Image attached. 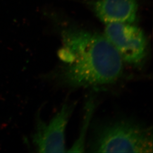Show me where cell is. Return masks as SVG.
Masks as SVG:
<instances>
[{
  "label": "cell",
  "mask_w": 153,
  "mask_h": 153,
  "mask_svg": "<svg viewBox=\"0 0 153 153\" xmlns=\"http://www.w3.org/2000/svg\"><path fill=\"white\" fill-rule=\"evenodd\" d=\"M58 51L61 78L71 87H92L116 82L123 73V60L109 41L97 33L69 29L62 33Z\"/></svg>",
  "instance_id": "cell-1"
},
{
  "label": "cell",
  "mask_w": 153,
  "mask_h": 153,
  "mask_svg": "<svg viewBox=\"0 0 153 153\" xmlns=\"http://www.w3.org/2000/svg\"><path fill=\"white\" fill-rule=\"evenodd\" d=\"M90 149L97 153H153L152 131L133 121H116L99 128Z\"/></svg>",
  "instance_id": "cell-2"
},
{
  "label": "cell",
  "mask_w": 153,
  "mask_h": 153,
  "mask_svg": "<svg viewBox=\"0 0 153 153\" xmlns=\"http://www.w3.org/2000/svg\"><path fill=\"white\" fill-rule=\"evenodd\" d=\"M104 36L113 45L123 60L140 64L146 55L147 41L140 28L129 23L106 24Z\"/></svg>",
  "instance_id": "cell-3"
},
{
  "label": "cell",
  "mask_w": 153,
  "mask_h": 153,
  "mask_svg": "<svg viewBox=\"0 0 153 153\" xmlns=\"http://www.w3.org/2000/svg\"><path fill=\"white\" fill-rule=\"evenodd\" d=\"M74 109L73 104L65 103L48 123L39 121L33 142L39 153H64L67 124Z\"/></svg>",
  "instance_id": "cell-4"
},
{
  "label": "cell",
  "mask_w": 153,
  "mask_h": 153,
  "mask_svg": "<svg viewBox=\"0 0 153 153\" xmlns=\"http://www.w3.org/2000/svg\"><path fill=\"white\" fill-rule=\"evenodd\" d=\"M91 5L95 16L105 24L132 23L137 18V0H95Z\"/></svg>",
  "instance_id": "cell-5"
},
{
  "label": "cell",
  "mask_w": 153,
  "mask_h": 153,
  "mask_svg": "<svg viewBox=\"0 0 153 153\" xmlns=\"http://www.w3.org/2000/svg\"><path fill=\"white\" fill-rule=\"evenodd\" d=\"M94 107H93V103L90 102L88 103V109L87 112L85 117V120L84 124V128L82 129L81 133L79 136V138L77 139L76 142L74 143L73 146H71V149L68 151V152H83L85 149V131L86 129L88 127V121H90V119L91 116V114L93 112Z\"/></svg>",
  "instance_id": "cell-6"
}]
</instances>
